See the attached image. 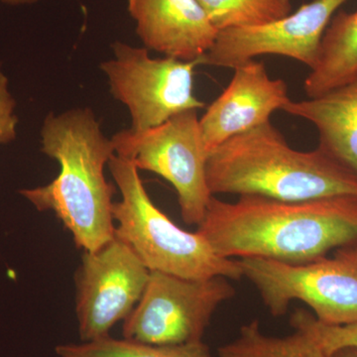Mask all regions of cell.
Listing matches in <instances>:
<instances>
[{
  "label": "cell",
  "mask_w": 357,
  "mask_h": 357,
  "mask_svg": "<svg viewBox=\"0 0 357 357\" xmlns=\"http://www.w3.org/2000/svg\"><path fill=\"white\" fill-rule=\"evenodd\" d=\"M223 257L303 264L357 243V197L284 202L211 199L198 230Z\"/></svg>",
  "instance_id": "1"
},
{
  "label": "cell",
  "mask_w": 357,
  "mask_h": 357,
  "mask_svg": "<svg viewBox=\"0 0 357 357\" xmlns=\"http://www.w3.org/2000/svg\"><path fill=\"white\" fill-rule=\"evenodd\" d=\"M41 151L60 165L48 185L21 190L40 211H50L72 234L77 248L95 251L115 236L112 206L115 187L105 168L115 154L114 143L100 129L91 109L47 115Z\"/></svg>",
  "instance_id": "2"
},
{
  "label": "cell",
  "mask_w": 357,
  "mask_h": 357,
  "mask_svg": "<svg viewBox=\"0 0 357 357\" xmlns=\"http://www.w3.org/2000/svg\"><path fill=\"white\" fill-rule=\"evenodd\" d=\"M206 181L213 196L284 202L357 197L356 174L319 147L293 149L271 121L234 136L211 152Z\"/></svg>",
  "instance_id": "3"
},
{
  "label": "cell",
  "mask_w": 357,
  "mask_h": 357,
  "mask_svg": "<svg viewBox=\"0 0 357 357\" xmlns=\"http://www.w3.org/2000/svg\"><path fill=\"white\" fill-rule=\"evenodd\" d=\"M121 201L114 203L115 236L128 243L150 271L182 278H243L237 259L215 252L199 232L180 229L150 198L137 167L114 154L107 163Z\"/></svg>",
  "instance_id": "4"
},
{
  "label": "cell",
  "mask_w": 357,
  "mask_h": 357,
  "mask_svg": "<svg viewBox=\"0 0 357 357\" xmlns=\"http://www.w3.org/2000/svg\"><path fill=\"white\" fill-rule=\"evenodd\" d=\"M238 261L243 277L274 317L283 316L291 302L301 301L326 325L357 321V243L337 249L333 257L303 264L255 257Z\"/></svg>",
  "instance_id": "5"
},
{
  "label": "cell",
  "mask_w": 357,
  "mask_h": 357,
  "mask_svg": "<svg viewBox=\"0 0 357 357\" xmlns=\"http://www.w3.org/2000/svg\"><path fill=\"white\" fill-rule=\"evenodd\" d=\"M115 154L138 170L165 178L178 194L181 215L188 225L203 222L213 195L206 181L208 153L202 137L198 110L173 116L143 131L124 129L112 137Z\"/></svg>",
  "instance_id": "6"
},
{
  "label": "cell",
  "mask_w": 357,
  "mask_h": 357,
  "mask_svg": "<svg viewBox=\"0 0 357 357\" xmlns=\"http://www.w3.org/2000/svg\"><path fill=\"white\" fill-rule=\"evenodd\" d=\"M114 58L100 64L115 100L128 107L131 129L156 128L188 110L204 109L194 93V74L202 61L155 59L142 47L116 41Z\"/></svg>",
  "instance_id": "7"
},
{
  "label": "cell",
  "mask_w": 357,
  "mask_h": 357,
  "mask_svg": "<svg viewBox=\"0 0 357 357\" xmlns=\"http://www.w3.org/2000/svg\"><path fill=\"white\" fill-rule=\"evenodd\" d=\"M236 290L225 277L182 278L150 271L142 297L124 319V338L154 345L202 342L211 317Z\"/></svg>",
  "instance_id": "8"
},
{
  "label": "cell",
  "mask_w": 357,
  "mask_h": 357,
  "mask_svg": "<svg viewBox=\"0 0 357 357\" xmlns=\"http://www.w3.org/2000/svg\"><path fill=\"white\" fill-rule=\"evenodd\" d=\"M150 270L128 243L114 236L84 251L76 274V314L82 342L109 337L139 302Z\"/></svg>",
  "instance_id": "9"
},
{
  "label": "cell",
  "mask_w": 357,
  "mask_h": 357,
  "mask_svg": "<svg viewBox=\"0 0 357 357\" xmlns=\"http://www.w3.org/2000/svg\"><path fill=\"white\" fill-rule=\"evenodd\" d=\"M347 0H312L281 20L218 33L215 44L203 57V65L230 68L258 56H282L306 65L318 62L321 39L335 13Z\"/></svg>",
  "instance_id": "10"
},
{
  "label": "cell",
  "mask_w": 357,
  "mask_h": 357,
  "mask_svg": "<svg viewBox=\"0 0 357 357\" xmlns=\"http://www.w3.org/2000/svg\"><path fill=\"white\" fill-rule=\"evenodd\" d=\"M234 77L199 119L208 155L234 136L271 121V115L290 100L283 79H272L259 61L234 68Z\"/></svg>",
  "instance_id": "11"
},
{
  "label": "cell",
  "mask_w": 357,
  "mask_h": 357,
  "mask_svg": "<svg viewBox=\"0 0 357 357\" xmlns=\"http://www.w3.org/2000/svg\"><path fill=\"white\" fill-rule=\"evenodd\" d=\"M128 9L145 48L166 57L203 65L220 33L197 0H128Z\"/></svg>",
  "instance_id": "12"
},
{
  "label": "cell",
  "mask_w": 357,
  "mask_h": 357,
  "mask_svg": "<svg viewBox=\"0 0 357 357\" xmlns=\"http://www.w3.org/2000/svg\"><path fill=\"white\" fill-rule=\"evenodd\" d=\"M282 110L311 122L319 147L357 175V74L314 98L290 100Z\"/></svg>",
  "instance_id": "13"
},
{
  "label": "cell",
  "mask_w": 357,
  "mask_h": 357,
  "mask_svg": "<svg viewBox=\"0 0 357 357\" xmlns=\"http://www.w3.org/2000/svg\"><path fill=\"white\" fill-rule=\"evenodd\" d=\"M357 74V9L335 13L326 29L318 62L306 77L304 89L314 98L347 83Z\"/></svg>",
  "instance_id": "14"
},
{
  "label": "cell",
  "mask_w": 357,
  "mask_h": 357,
  "mask_svg": "<svg viewBox=\"0 0 357 357\" xmlns=\"http://www.w3.org/2000/svg\"><path fill=\"white\" fill-rule=\"evenodd\" d=\"M218 357H328L316 340L302 332L285 337H268L257 319L241 326L236 340L218 349Z\"/></svg>",
  "instance_id": "15"
},
{
  "label": "cell",
  "mask_w": 357,
  "mask_h": 357,
  "mask_svg": "<svg viewBox=\"0 0 357 357\" xmlns=\"http://www.w3.org/2000/svg\"><path fill=\"white\" fill-rule=\"evenodd\" d=\"M55 352L59 357H213L203 342L154 345L110 335L79 344L57 345Z\"/></svg>",
  "instance_id": "16"
},
{
  "label": "cell",
  "mask_w": 357,
  "mask_h": 357,
  "mask_svg": "<svg viewBox=\"0 0 357 357\" xmlns=\"http://www.w3.org/2000/svg\"><path fill=\"white\" fill-rule=\"evenodd\" d=\"M218 30L256 27L285 17L291 0H197Z\"/></svg>",
  "instance_id": "17"
},
{
  "label": "cell",
  "mask_w": 357,
  "mask_h": 357,
  "mask_svg": "<svg viewBox=\"0 0 357 357\" xmlns=\"http://www.w3.org/2000/svg\"><path fill=\"white\" fill-rule=\"evenodd\" d=\"M291 325L311 335L328 357L345 349L357 351V321L342 326L326 325L311 312L297 310L291 317Z\"/></svg>",
  "instance_id": "18"
},
{
  "label": "cell",
  "mask_w": 357,
  "mask_h": 357,
  "mask_svg": "<svg viewBox=\"0 0 357 357\" xmlns=\"http://www.w3.org/2000/svg\"><path fill=\"white\" fill-rule=\"evenodd\" d=\"M15 107V100L9 91L8 79L0 65V144L13 142L17 135Z\"/></svg>",
  "instance_id": "19"
},
{
  "label": "cell",
  "mask_w": 357,
  "mask_h": 357,
  "mask_svg": "<svg viewBox=\"0 0 357 357\" xmlns=\"http://www.w3.org/2000/svg\"><path fill=\"white\" fill-rule=\"evenodd\" d=\"M39 0H0V3L8 6H25L37 3Z\"/></svg>",
  "instance_id": "20"
},
{
  "label": "cell",
  "mask_w": 357,
  "mask_h": 357,
  "mask_svg": "<svg viewBox=\"0 0 357 357\" xmlns=\"http://www.w3.org/2000/svg\"><path fill=\"white\" fill-rule=\"evenodd\" d=\"M331 357H357V351L351 349H342V351L333 354Z\"/></svg>",
  "instance_id": "21"
}]
</instances>
